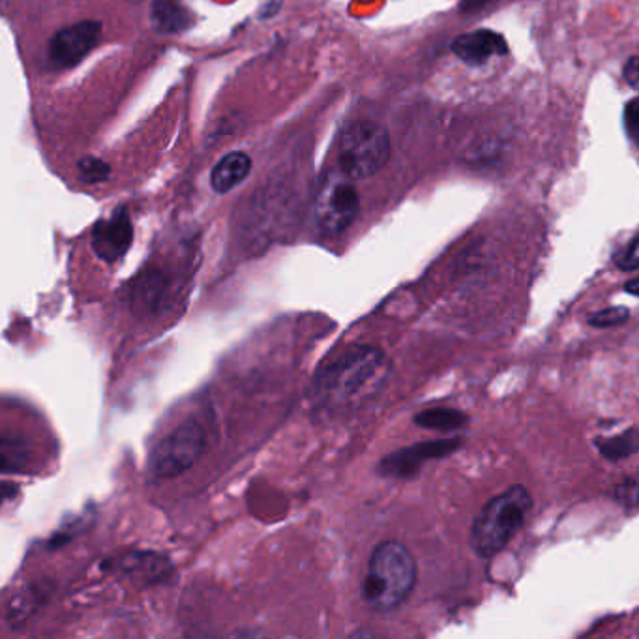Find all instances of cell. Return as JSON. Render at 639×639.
<instances>
[{"mask_svg": "<svg viewBox=\"0 0 639 639\" xmlns=\"http://www.w3.org/2000/svg\"><path fill=\"white\" fill-rule=\"evenodd\" d=\"M415 557L403 543L386 540L373 550L362 583L366 604L375 612H392L410 598L416 585Z\"/></svg>", "mask_w": 639, "mask_h": 639, "instance_id": "obj_2", "label": "cell"}, {"mask_svg": "<svg viewBox=\"0 0 639 639\" xmlns=\"http://www.w3.org/2000/svg\"><path fill=\"white\" fill-rule=\"evenodd\" d=\"M619 493L620 495H625L630 503L639 506V480H630L628 484L619 487Z\"/></svg>", "mask_w": 639, "mask_h": 639, "instance_id": "obj_20", "label": "cell"}, {"mask_svg": "<svg viewBox=\"0 0 639 639\" xmlns=\"http://www.w3.org/2000/svg\"><path fill=\"white\" fill-rule=\"evenodd\" d=\"M452 52L467 65H484L492 57L505 55L508 49L501 34L493 31H477L456 38L452 42Z\"/></svg>", "mask_w": 639, "mask_h": 639, "instance_id": "obj_10", "label": "cell"}, {"mask_svg": "<svg viewBox=\"0 0 639 639\" xmlns=\"http://www.w3.org/2000/svg\"><path fill=\"white\" fill-rule=\"evenodd\" d=\"M493 0H461V12H474L480 8L487 7Z\"/></svg>", "mask_w": 639, "mask_h": 639, "instance_id": "obj_21", "label": "cell"}, {"mask_svg": "<svg viewBox=\"0 0 639 639\" xmlns=\"http://www.w3.org/2000/svg\"><path fill=\"white\" fill-rule=\"evenodd\" d=\"M134 240V225L126 209H116L113 216L98 222L92 231V249L105 262H115L126 256Z\"/></svg>", "mask_w": 639, "mask_h": 639, "instance_id": "obj_9", "label": "cell"}, {"mask_svg": "<svg viewBox=\"0 0 639 639\" xmlns=\"http://www.w3.org/2000/svg\"><path fill=\"white\" fill-rule=\"evenodd\" d=\"M627 293L634 294V296H639V280H632V282L627 283Z\"/></svg>", "mask_w": 639, "mask_h": 639, "instance_id": "obj_22", "label": "cell"}, {"mask_svg": "<svg viewBox=\"0 0 639 639\" xmlns=\"http://www.w3.org/2000/svg\"><path fill=\"white\" fill-rule=\"evenodd\" d=\"M625 128H627L628 137L639 145V98L628 102L625 108Z\"/></svg>", "mask_w": 639, "mask_h": 639, "instance_id": "obj_18", "label": "cell"}, {"mask_svg": "<svg viewBox=\"0 0 639 639\" xmlns=\"http://www.w3.org/2000/svg\"><path fill=\"white\" fill-rule=\"evenodd\" d=\"M627 307H609V310H602L598 314L588 317V323L593 326H617L623 325L628 320Z\"/></svg>", "mask_w": 639, "mask_h": 639, "instance_id": "obj_16", "label": "cell"}, {"mask_svg": "<svg viewBox=\"0 0 639 639\" xmlns=\"http://www.w3.org/2000/svg\"><path fill=\"white\" fill-rule=\"evenodd\" d=\"M625 79L632 89L639 92V57H632L625 65Z\"/></svg>", "mask_w": 639, "mask_h": 639, "instance_id": "obj_19", "label": "cell"}, {"mask_svg": "<svg viewBox=\"0 0 639 639\" xmlns=\"http://www.w3.org/2000/svg\"><path fill=\"white\" fill-rule=\"evenodd\" d=\"M467 418L461 411L450 410V407H434V410L421 411L415 416L416 426L428 429H439V431H452L466 426Z\"/></svg>", "mask_w": 639, "mask_h": 639, "instance_id": "obj_13", "label": "cell"}, {"mask_svg": "<svg viewBox=\"0 0 639 639\" xmlns=\"http://www.w3.org/2000/svg\"><path fill=\"white\" fill-rule=\"evenodd\" d=\"M596 447L607 460H625L628 456L639 452V428H630L617 437L596 439Z\"/></svg>", "mask_w": 639, "mask_h": 639, "instance_id": "obj_14", "label": "cell"}, {"mask_svg": "<svg viewBox=\"0 0 639 639\" xmlns=\"http://www.w3.org/2000/svg\"><path fill=\"white\" fill-rule=\"evenodd\" d=\"M615 265L625 272L639 269V235L615 256Z\"/></svg>", "mask_w": 639, "mask_h": 639, "instance_id": "obj_17", "label": "cell"}, {"mask_svg": "<svg viewBox=\"0 0 639 639\" xmlns=\"http://www.w3.org/2000/svg\"><path fill=\"white\" fill-rule=\"evenodd\" d=\"M532 508V498L524 486H514L487 503L471 527V548L484 559L497 556L516 537Z\"/></svg>", "mask_w": 639, "mask_h": 639, "instance_id": "obj_3", "label": "cell"}, {"mask_svg": "<svg viewBox=\"0 0 639 639\" xmlns=\"http://www.w3.org/2000/svg\"><path fill=\"white\" fill-rule=\"evenodd\" d=\"M358 214V193L351 179L333 175L323 182L315 198V222L325 235H339L349 229Z\"/></svg>", "mask_w": 639, "mask_h": 639, "instance_id": "obj_6", "label": "cell"}, {"mask_svg": "<svg viewBox=\"0 0 639 639\" xmlns=\"http://www.w3.org/2000/svg\"><path fill=\"white\" fill-rule=\"evenodd\" d=\"M389 362L373 346H349L321 366L312 386L310 403L320 413H336L368 396L383 383Z\"/></svg>", "mask_w": 639, "mask_h": 639, "instance_id": "obj_1", "label": "cell"}, {"mask_svg": "<svg viewBox=\"0 0 639 639\" xmlns=\"http://www.w3.org/2000/svg\"><path fill=\"white\" fill-rule=\"evenodd\" d=\"M206 448V431L195 418H188L166 435L150 452L148 477L153 482L175 479L195 466Z\"/></svg>", "mask_w": 639, "mask_h": 639, "instance_id": "obj_5", "label": "cell"}, {"mask_svg": "<svg viewBox=\"0 0 639 639\" xmlns=\"http://www.w3.org/2000/svg\"><path fill=\"white\" fill-rule=\"evenodd\" d=\"M102 38L100 21H79L58 31L47 47V58L57 70H68L79 65Z\"/></svg>", "mask_w": 639, "mask_h": 639, "instance_id": "obj_7", "label": "cell"}, {"mask_svg": "<svg viewBox=\"0 0 639 639\" xmlns=\"http://www.w3.org/2000/svg\"><path fill=\"white\" fill-rule=\"evenodd\" d=\"M461 447L460 439H439V441L418 442L415 447L402 448L384 456L379 463L381 477L389 479H413L428 460H439L452 455Z\"/></svg>", "mask_w": 639, "mask_h": 639, "instance_id": "obj_8", "label": "cell"}, {"mask_svg": "<svg viewBox=\"0 0 639 639\" xmlns=\"http://www.w3.org/2000/svg\"><path fill=\"white\" fill-rule=\"evenodd\" d=\"M77 169H79V177H81V180L87 182V184H98V182H103V180H108L109 175H111V166H109L108 161L94 158V156H87L83 160H79Z\"/></svg>", "mask_w": 639, "mask_h": 639, "instance_id": "obj_15", "label": "cell"}, {"mask_svg": "<svg viewBox=\"0 0 639 639\" xmlns=\"http://www.w3.org/2000/svg\"><path fill=\"white\" fill-rule=\"evenodd\" d=\"M391 158V137L383 124L355 122L344 132L338 145L339 173L351 180L370 179Z\"/></svg>", "mask_w": 639, "mask_h": 639, "instance_id": "obj_4", "label": "cell"}, {"mask_svg": "<svg viewBox=\"0 0 639 639\" xmlns=\"http://www.w3.org/2000/svg\"><path fill=\"white\" fill-rule=\"evenodd\" d=\"M150 20L161 34H177L192 25V13L179 0H153Z\"/></svg>", "mask_w": 639, "mask_h": 639, "instance_id": "obj_12", "label": "cell"}, {"mask_svg": "<svg viewBox=\"0 0 639 639\" xmlns=\"http://www.w3.org/2000/svg\"><path fill=\"white\" fill-rule=\"evenodd\" d=\"M251 173V158L248 154L235 150L225 154L222 160L217 161L211 173L212 190L216 193H227L235 190L238 184H243Z\"/></svg>", "mask_w": 639, "mask_h": 639, "instance_id": "obj_11", "label": "cell"}]
</instances>
